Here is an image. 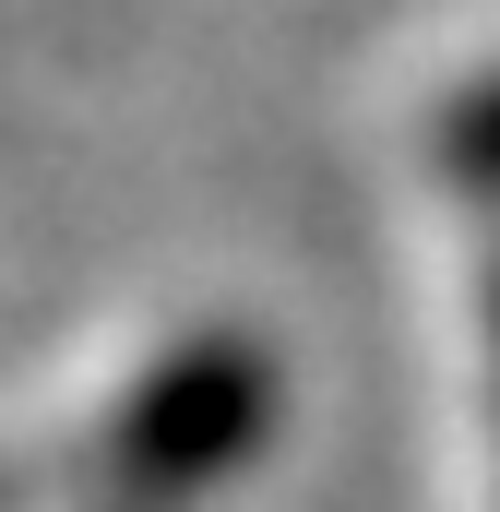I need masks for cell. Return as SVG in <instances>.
I'll use <instances>...</instances> for the list:
<instances>
[{
    "instance_id": "1",
    "label": "cell",
    "mask_w": 500,
    "mask_h": 512,
    "mask_svg": "<svg viewBox=\"0 0 500 512\" xmlns=\"http://www.w3.org/2000/svg\"><path fill=\"white\" fill-rule=\"evenodd\" d=\"M274 429V370L239 334H191L131 382L120 429H108V512H179L227 489Z\"/></svg>"
},
{
    "instance_id": "2",
    "label": "cell",
    "mask_w": 500,
    "mask_h": 512,
    "mask_svg": "<svg viewBox=\"0 0 500 512\" xmlns=\"http://www.w3.org/2000/svg\"><path fill=\"white\" fill-rule=\"evenodd\" d=\"M441 155H453L465 179H500V72L453 96V120H441Z\"/></svg>"
},
{
    "instance_id": "3",
    "label": "cell",
    "mask_w": 500,
    "mask_h": 512,
    "mask_svg": "<svg viewBox=\"0 0 500 512\" xmlns=\"http://www.w3.org/2000/svg\"><path fill=\"white\" fill-rule=\"evenodd\" d=\"M489 334H500V286H489Z\"/></svg>"
}]
</instances>
